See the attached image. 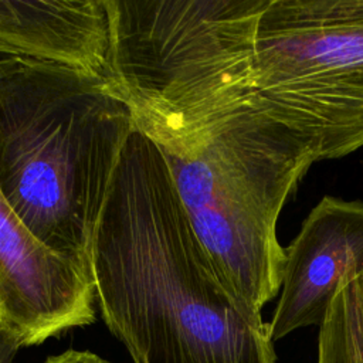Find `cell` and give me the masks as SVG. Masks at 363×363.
<instances>
[{"label": "cell", "instance_id": "1", "mask_svg": "<svg viewBox=\"0 0 363 363\" xmlns=\"http://www.w3.org/2000/svg\"><path fill=\"white\" fill-rule=\"evenodd\" d=\"M133 130L130 111L104 78L21 55L0 58V191L44 247L86 269Z\"/></svg>", "mask_w": 363, "mask_h": 363}, {"label": "cell", "instance_id": "2", "mask_svg": "<svg viewBox=\"0 0 363 363\" xmlns=\"http://www.w3.org/2000/svg\"><path fill=\"white\" fill-rule=\"evenodd\" d=\"M106 84L162 153L186 155L254 99L255 37L269 0H104Z\"/></svg>", "mask_w": 363, "mask_h": 363}, {"label": "cell", "instance_id": "3", "mask_svg": "<svg viewBox=\"0 0 363 363\" xmlns=\"http://www.w3.org/2000/svg\"><path fill=\"white\" fill-rule=\"evenodd\" d=\"M190 223L227 286L252 312L279 295L278 218L318 149L261 94L217 122L186 155L163 153Z\"/></svg>", "mask_w": 363, "mask_h": 363}, {"label": "cell", "instance_id": "4", "mask_svg": "<svg viewBox=\"0 0 363 363\" xmlns=\"http://www.w3.org/2000/svg\"><path fill=\"white\" fill-rule=\"evenodd\" d=\"M259 94L319 160L363 147V0H269L257 28Z\"/></svg>", "mask_w": 363, "mask_h": 363}, {"label": "cell", "instance_id": "5", "mask_svg": "<svg viewBox=\"0 0 363 363\" xmlns=\"http://www.w3.org/2000/svg\"><path fill=\"white\" fill-rule=\"evenodd\" d=\"M135 363H275L268 322L210 264L167 262L98 302Z\"/></svg>", "mask_w": 363, "mask_h": 363}, {"label": "cell", "instance_id": "6", "mask_svg": "<svg viewBox=\"0 0 363 363\" xmlns=\"http://www.w3.org/2000/svg\"><path fill=\"white\" fill-rule=\"evenodd\" d=\"M91 271L44 247L0 191V316L20 346L95 319Z\"/></svg>", "mask_w": 363, "mask_h": 363}, {"label": "cell", "instance_id": "7", "mask_svg": "<svg viewBox=\"0 0 363 363\" xmlns=\"http://www.w3.org/2000/svg\"><path fill=\"white\" fill-rule=\"evenodd\" d=\"M354 277H363V201L323 196L285 247L271 339L319 328L339 288Z\"/></svg>", "mask_w": 363, "mask_h": 363}, {"label": "cell", "instance_id": "8", "mask_svg": "<svg viewBox=\"0 0 363 363\" xmlns=\"http://www.w3.org/2000/svg\"><path fill=\"white\" fill-rule=\"evenodd\" d=\"M109 40L104 0H0V44L16 55L105 79Z\"/></svg>", "mask_w": 363, "mask_h": 363}, {"label": "cell", "instance_id": "9", "mask_svg": "<svg viewBox=\"0 0 363 363\" xmlns=\"http://www.w3.org/2000/svg\"><path fill=\"white\" fill-rule=\"evenodd\" d=\"M318 363H363V277L336 292L319 326Z\"/></svg>", "mask_w": 363, "mask_h": 363}, {"label": "cell", "instance_id": "10", "mask_svg": "<svg viewBox=\"0 0 363 363\" xmlns=\"http://www.w3.org/2000/svg\"><path fill=\"white\" fill-rule=\"evenodd\" d=\"M20 347L18 340L7 329L0 316V363H13Z\"/></svg>", "mask_w": 363, "mask_h": 363}, {"label": "cell", "instance_id": "11", "mask_svg": "<svg viewBox=\"0 0 363 363\" xmlns=\"http://www.w3.org/2000/svg\"><path fill=\"white\" fill-rule=\"evenodd\" d=\"M45 363H109L108 360L91 353V352H78L67 350L57 356H50Z\"/></svg>", "mask_w": 363, "mask_h": 363}, {"label": "cell", "instance_id": "12", "mask_svg": "<svg viewBox=\"0 0 363 363\" xmlns=\"http://www.w3.org/2000/svg\"><path fill=\"white\" fill-rule=\"evenodd\" d=\"M14 55L16 54L10 48H7L3 44H0V58H3V57H14Z\"/></svg>", "mask_w": 363, "mask_h": 363}]
</instances>
